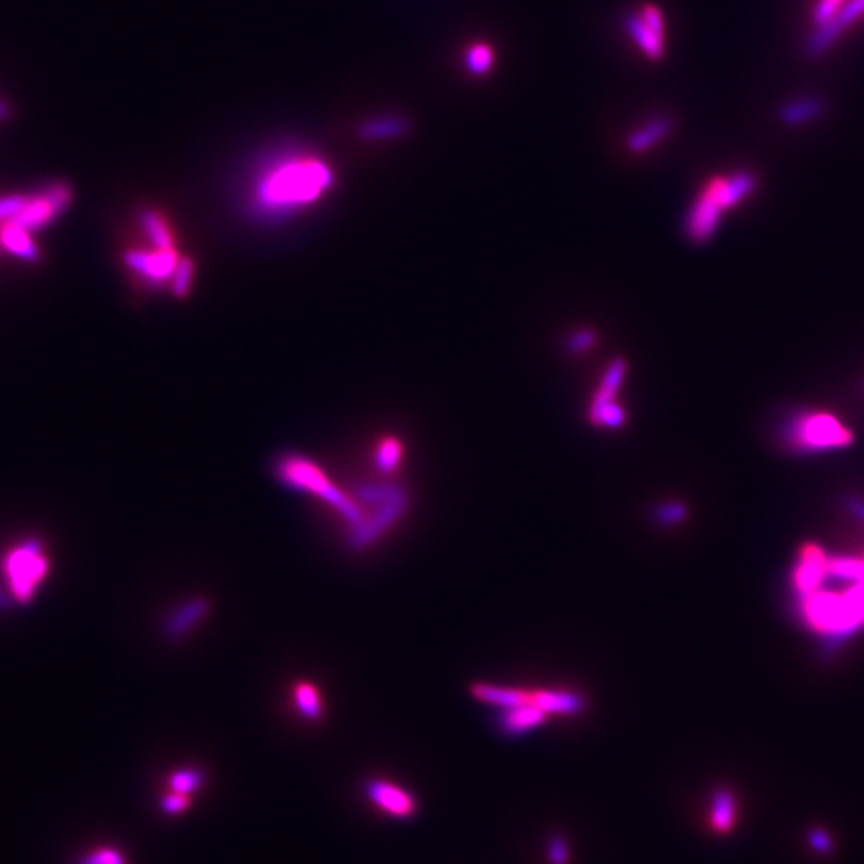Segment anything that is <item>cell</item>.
<instances>
[{
	"instance_id": "obj_1",
	"label": "cell",
	"mask_w": 864,
	"mask_h": 864,
	"mask_svg": "<svg viewBox=\"0 0 864 864\" xmlns=\"http://www.w3.org/2000/svg\"><path fill=\"white\" fill-rule=\"evenodd\" d=\"M335 172L312 152L288 151L258 170L250 188L256 215L276 220L317 204L333 188Z\"/></svg>"
},
{
	"instance_id": "obj_2",
	"label": "cell",
	"mask_w": 864,
	"mask_h": 864,
	"mask_svg": "<svg viewBox=\"0 0 864 864\" xmlns=\"http://www.w3.org/2000/svg\"><path fill=\"white\" fill-rule=\"evenodd\" d=\"M52 567L44 536L21 533L0 548V588L12 604H32L45 588Z\"/></svg>"
},
{
	"instance_id": "obj_3",
	"label": "cell",
	"mask_w": 864,
	"mask_h": 864,
	"mask_svg": "<svg viewBox=\"0 0 864 864\" xmlns=\"http://www.w3.org/2000/svg\"><path fill=\"white\" fill-rule=\"evenodd\" d=\"M276 474L277 479L288 488L317 496L320 501L341 514L352 528L359 527L367 519V514L360 508L359 503L341 490L316 461L309 460L304 455L287 453L279 458Z\"/></svg>"
},
{
	"instance_id": "obj_4",
	"label": "cell",
	"mask_w": 864,
	"mask_h": 864,
	"mask_svg": "<svg viewBox=\"0 0 864 864\" xmlns=\"http://www.w3.org/2000/svg\"><path fill=\"white\" fill-rule=\"evenodd\" d=\"M756 176L751 172H736L733 175L712 178L700 196L696 197L687 215V234L695 242H706L719 228L722 213L733 205L740 204L756 188Z\"/></svg>"
},
{
	"instance_id": "obj_5",
	"label": "cell",
	"mask_w": 864,
	"mask_h": 864,
	"mask_svg": "<svg viewBox=\"0 0 864 864\" xmlns=\"http://www.w3.org/2000/svg\"><path fill=\"white\" fill-rule=\"evenodd\" d=\"M781 437L792 450L800 453L823 452L852 444L850 429L826 412L792 413L781 424Z\"/></svg>"
},
{
	"instance_id": "obj_6",
	"label": "cell",
	"mask_w": 864,
	"mask_h": 864,
	"mask_svg": "<svg viewBox=\"0 0 864 864\" xmlns=\"http://www.w3.org/2000/svg\"><path fill=\"white\" fill-rule=\"evenodd\" d=\"M72 196L74 192L71 184L66 181L47 183L26 196L23 210L13 223L20 224L21 228L28 229L29 232L39 231L68 210Z\"/></svg>"
},
{
	"instance_id": "obj_7",
	"label": "cell",
	"mask_w": 864,
	"mask_h": 864,
	"mask_svg": "<svg viewBox=\"0 0 864 864\" xmlns=\"http://www.w3.org/2000/svg\"><path fill=\"white\" fill-rule=\"evenodd\" d=\"M624 31L632 44L650 61L663 60L666 53V18L660 5L647 2L624 16Z\"/></svg>"
},
{
	"instance_id": "obj_8",
	"label": "cell",
	"mask_w": 864,
	"mask_h": 864,
	"mask_svg": "<svg viewBox=\"0 0 864 864\" xmlns=\"http://www.w3.org/2000/svg\"><path fill=\"white\" fill-rule=\"evenodd\" d=\"M864 16V0H847L831 18L816 24L804 42V55L808 60H818L837 44L844 32L852 28Z\"/></svg>"
},
{
	"instance_id": "obj_9",
	"label": "cell",
	"mask_w": 864,
	"mask_h": 864,
	"mask_svg": "<svg viewBox=\"0 0 864 864\" xmlns=\"http://www.w3.org/2000/svg\"><path fill=\"white\" fill-rule=\"evenodd\" d=\"M181 256L176 248H130L124 255L125 266L151 287L170 285Z\"/></svg>"
},
{
	"instance_id": "obj_10",
	"label": "cell",
	"mask_w": 864,
	"mask_h": 864,
	"mask_svg": "<svg viewBox=\"0 0 864 864\" xmlns=\"http://www.w3.org/2000/svg\"><path fill=\"white\" fill-rule=\"evenodd\" d=\"M407 506V493H405L404 488L399 487V490L394 495L389 496L388 500L376 504L375 514L367 516L364 524L352 528V533L349 535L351 548H367L370 544L375 543L381 535L388 532L392 525H396L402 519L405 511H407Z\"/></svg>"
},
{
	"instance_id": "obj_11",
	"label": "cell",
	"mask_w": 864,
	"mask_h": 864,
	"mask_svg": "<svg viewBox=\"0 0 864 864\" xmlns=\"http://www.w3.org/2000/svg\"><path fill=\"white\" fill-rule=\"evenodd\" d=\"M624 373H626V365H624L623 360H616L610 370H607L604 383L597 391L596 397L592 400L591 410H589V420L592 424L610 429L623 426L626 416H624L623 408L616 405L613 399H615V394L623 383Z\"/></svg>"
},
{
	"instance_id": "obj_12",
	"label": "cell",
	"mask_w": 864,
	"mask_h": 864,
	"mask_svg": "<svg viewBox=\"0 0 864 864\" xmlns=\"http://www.w3.org/2000/svg\"><path fill=\"white\" fill-rule=\"evenodd\" d=\"M367 797L381 812L394 818H412L418 810L415 797L400 788L397 784L386 780H372L365 788Z\"/></svg>"
},
{
	"instance_id": "obj_13",
	"label": "cell",
	"mask_w": 864,
	"mask_h": 864,
	"mask_svg": "<svg viewBox=\"0 0 864 864\" xmlns=\"http://www.w3.org/2000/svg\"><path fill=\"white\" fill-rule=\"evenodd\" d=\"M828 101L823 96L802 95L784 101L780 108L776 109V117L781 124L788 127H799V125L812 124L828 112Z\"/></svg>"
},
{
	"instance_id": "obj_14",
	"label": "cell",
	"mask_w": 864,
	"mask_h": 864,
	"mask_svg": "<svg viewBox=\"0 0 864 864\" xmlns=\"http://www.w3.org/2000/svg\"><path fill=\"white\" fill-rule=\"evenodd\" d=\"M674 130V119L668 114L652 117L634 128L626 138V148L632 154H644L663 143Z\"/></svg>"
},
{
	"instance_id": "obj_15",
	"label": "cell",
	"mask_w": 864,
	"mask_h": 864,
	"mask_svg": "<svg viewBox=\"0 0 864 864\" xmlns=\"http://www.w3.org/2000/svg\"><path fill=\"white\" fill-rule=\"evenodd\" d=\"M210 610H212V604L205 597L189 599L181 607L176 608L175 612L165 620V636L168 639H180V637L186 636L191 629H194V626L204 620Z\"/></svg>"
},
{
	"instance_id": "obj_16",
	"label": "cell",
	"mask_w": 864,
	"mask_h": 864,
	"mask_svg": "<svg viewBox=\"0 0 864 864\" xmlns=\"http://www.w3.org/2000/svg\"><path fill=\"white\" fill-rule=\"evenodd\" d=\"M530 704L540 708L546 712L548 716H573L586 708V701L583 696L568 690H549V688H541V690H532V698Z\"/></svg>"
},
{
	"instance_id": "obj_17",
	"label": "cell",
	"mask_w": 864,
	"mask_h": 864,
	"mask_svg": "<svg viewBox=\"0 0 864 864\" xmlns=\"http://www.w3.org/2000/svg\"><path fill=\"white\" fill-rule=\"evenodd\" d=\"M471 695L480 703L490 704V706H496L500 709H509L522 706V704H530L532 690L477 682V684L471 685Z\"/></svg>"
},
{
	"instance_id": "obj_18",
	"label": "cell",
	"mask_w": 864,
	"mask_h": 864,
	"mask_svg": "<svg viewBox=\"0 0 864 864\" xmlns=\"http://www.w3.org/2000/svg\"><path fill=\"white\" fill-rule=\"evenodd\" d=\"M0 247L4 248L8 255L28 263L40 260V250L32 239L31 232L13 221L0 224Z\"/></svg>"
},
{
	"instance_id": "obj_19",
	"label": "cell",
	"mask_w": 864,
	"mask_h": 864,
	"mask_svg": "<svg viewBox=\"0 0 864 864\" xmlns=\"http://www.w3.org/2000/svg\"><path fill=\"white\" fill-rule=\"evenodd\" d=\"M548 714L533 704H522L516 708L503 709L500 714V727L508 735L519 736L532 732L548 720Z\"/></svg>"
},
{
	"instance_id": "obj_20",
	"label": "cell",
	"mask_w": 864,
	"mask_h": 864,
	"mask_svg": "<svg viewBox=\"0 0 864 864\" xmlns=\"http://www.w3.org/2000/svg\"><path fill=\"white\" fill-rule=\"evenodd\" d=\"M293 703L301 716L309 722H317L324 716V701L319 688L308 680H300L293 685Z\"/></svg>"
},
{
	"instance_id": "obj_21",
	"label": "cell",
	"mask_w": 864,
	"mask_h": 864,
	"mask_svg": "<svg viewBox=\"0 0 864 864\" xmlns=\"http://www.w3.org/2000/svg\"><path fill=\"white\" fill-rule=\"evenodd\" d=\"M140 223L152 247L175 248V234L162 213L152 208L144 210L141 213Z\"/></svg>"
},
{
	"instance_id": "obj_22",
	"label": "cell",
	"mask_w": 864,
	"mask_h": 864,
	"mask_svg": "<svg viewBox=\"0 0 864 864\" xmlns=\"http://www.w3.org/2000/svg\"><path fill=\"white\" fill-rule=\"evenodd\" d=\"M495 48L484 40L472 42L463 53V64L466 71L474 77H485L495 68Z\"/></svg>"
},
{
	"instance_id": "obj_23",
	"label": "cell",
	"mask_w": 864,
	"mask_h": 864,
	"mask_svg": "<svg viewBox=\"0 0 864 864\" xmlns=\"http://www.w3.org/2000/svg\"><path fill=\"white\" fill-rule=\"evenodd\" d=\"M407 130V120L402 117H378L365 122L360 127V135L364 136L365 140H394L405 135Z\"/></svg>"
},
{
	"instance_id": "obj_24",
	"label": "cell",
	"mask_w": 864,
	"mask_h": 864,
	"mask_svg": "<svg viewBox=\"0 0 864 864\" xmlns=\"http://www.w3.org/2000/svg\"><path fill=\"white\" fill-rule=\"evenodd\" d=\"M404 456V445L397 437H383L375 448V463L383 472L396 471Z\"/></svg>"
},
{
	"instance_id": "obj_25",
	"label": "cell",
	"mask_w": 864,
	"mask_h": 864,
	"mask_svg": "<svg viewBox=\"0 0 864 864\" xmlns=\"http://www.w3.org/2000/svg\"><path fill=\"white\" fill-rule=\"evenodd\" d=\"M735 818V800L727 791L717 792L712 800L711 824L716 831H728Z\"/></svg>"
},
{
	"instance_id": "obj_26",
	"label": "cell",
	"mask_w": 864,
	"mask_h": 864,
	"mask_svg": "<svg viewBox=\"0 0 864 864\" xmlns=\"http://www.w3.org/2000/svg\"><path fill=\"white\" fill-rule=\"evenodd\" d=\"M202 784H204V773L200 772L199 768H180L168 776L170 791L181 792L188 796L202 788Z\"/></svg>"
},
{
	"instance_id": "obj_27",
	"label": "cell",
	"mask_w": 864,
	"mask_h": 864,
	"mask_svg": "<svg viewBox=\"0 0 864 864\" xmlns=\"http://www.w3.org/2000/svg\"><path fill=\"white\" fill-rule=\"evenodd\" d=\"M194 276H196V264H194L191 258L181 256L180 263L176 266L175 274H173L172 280H170V288H172L173 295L178 296V298L188 296V293L191 292Z\"/></svg>"
},
{
	"instance_id": "obj_28",
	"label": "cell",
	"mask_w": 864,
	"mask_h": 864,
	"mask_svg": "<svg viewBox=\"0 0 864 864\" xmlns=\"http://www.w3.org/2000/svg\"><path fill=\"white\" fill-rule=\"evenodd\" d=\"M26 196L24 194H8L0 197V224L15 220L23 210Z\"/></svg>"
},
{
	"instance_id": "obj_29",
	"label": "cell",
	"mask_w": 864,
	"mask_h": 864,
	"mask_svg": "<svg viewBox=\"0 0 864 864\" xmlns=\"http://www.w3.org/2000/svg\"><path fill=\"white\" fill-rule=\"evenodd\" d=\"M191 807V796L181 792L170 791L160 800V808L167 815H180Z\"/></svg>"
},
{
	"instance_id": "obj_30",
	"label": "cell",
	"mask_w": 864,
	"mask_h": 864,
	"mask_svg": "<svg viewBox=\"0 0 864 864\" xmlns=\"http://www.w3.org/2000/svg\"><path fill=\"white\" fill-rule=\"evenodd\" d=\"M80 864H127V861L116 848L101 847L85 856Z\"/></svg>"
},
{
	"instance_id": "obj_31",
	"label": "cell",
	"mask_w": 864,
	"mask_h": 864,
	"mask_svg": "<svg viewBox=\"0 0 864 864\" xmlns=\"http://www.w3.org/2000/svg\"><path fill=\"white\" fill-rule=\"evenodd\" d=\"M845 2L847 0H818L812 12L813 26L824 23L828 18H831Z\"/></svg>"
},
{
	"instance_id": "obj_32",
	"label": "cell",
	"mask_w": 864,
	"mask_h": 864,
	"mask_svg": "<svg viewBox=\"0 0 864 864\" xmlns=\"http://www.w3.org/2000/svg\"><path fill=\"white\" fill-rule=\"evenodd\" d=\"M685 514H687V509L679 503L664 504L656 511V517L663 524H677L684 519Z\"/></svg>"
},
{
	"instance_id": "obj_33",
	"label": "cell",
	"mask_w": 864,
	"mask_h": 864,
	"mask_svg": "<svg viewBox=\"0 0 864 864\" xmlns=\"http://www.w3.org/2000/svg\"><path fill=\"white\" fill-rule=\"evenodd\" d=\"M596 343V336L589 330H581V332L573 333L572 338L568 340V349L576 354L586 351L591 348L592 344Z\"/></svg>"
},
{
	"instance_id": "obj_34",
	"label": "cell",
	"mask_w": 864,
	"mask_h": 864,
	"mask_svg": "<svg viewBox=\"0 0 864 864\" xmlns=\"http://www.w3.org/2000/svg\"><path fill=\"white\" fill-rule=\"evenodd\" d=\"M549 860L552 864H567L568 863V847L567 842L560 837H554L549 842Z\"/></svg>"
},
{
	"instance_id": "obj_35",
	"label": "cell",
	"mask_w": 864,
	"mask_h": 864,
	"mask_svg": "<svg viewBox=\"0 0 864 864\" xmlns=\"http://www.w3.org/2000/svg\"><path fill=\"white\" fill-rule=\"evenodd\" d=\"M10 116H12V109L4 100H0V122H4Z\"/></svg>"
},
{
	"instance_id": "obj_36",
	"label": "cell",
	"mask_w": 864,
	"mask_h": 864,
	"mask_svg": "<svg viewBox=\"0 0 864 864\" xmlns=\"http://www.w3.org/2000/svg\"><path fill=\"white\" fill-rule=\"evenodd\" d=\"M10 605H13L12 600L8 599L4 589L0 588V610H7Z\"/></svg>"
}]
</instances>
